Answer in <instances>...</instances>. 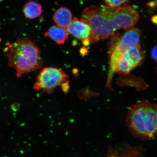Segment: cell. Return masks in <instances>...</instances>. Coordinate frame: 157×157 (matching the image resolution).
<instances>
[{
    "label": "cell",
    "mask_w": 157,
    "mask_h": 157,
    "mask_svg": "<svg viewBox=\"0 0 157 157\" xmlns=\"http://www.w3.org/2000/svg\"><path fill=\"white\" fill-rule=\"evenodd\" d=\"M3 51L9 66L15 70L17 78L42 66L40 50L34 42L26 37H18L14 42H8Z\"/></svg>",
    "instance_id": "7a4b0ae2"
},
{
    "label": "cell",
    "mask_w": 157,
    "mask_h": 157,
    "mask_svg": "<svg viewBox=\"0 0 157 157\" xmlns=\"http://www.w3.org/2000/svg\"><path fill=\"white\" fill-rule=\"evenodd\" d=\"M151 21L155 24L157 25V15H154L152 17Z\"/></svg>",
    "instance_id": "4fadbf2b"
},
{
    "label": "cell",
    "mask_w": 157,
    "mask_h": 157,
    "mask_svg": "<svg viewBox=\"0 0 157 157\" xmlns=\"http://www.w3.org/2000/svg\"><path fill=\"white\" fill-rule=\"evenodd\" d=\"M110 43L109 62L106 86L111 89L112 80L116 72L118 62L125 52L131 48L140 46V32L136 28L125 31L123 35L113 36Z\"/></svg>",
    "instance_id": "277c9868"
},
{
    "label": "cell",
    "mask_w": 157,
    "mask_h": 157,
    "mask_svg": "<svg viewBox=\"0 0 157 157\" xmlns=\"http://www.w3.org/2000/svg\"><path fill=\"white\" fill-rule=\"evenodd\" d=\"M44 36L49 37L59 45L64 44L68 38V34L66 28L57 25L50 27L44 34Z\"/></svg>",
    "instance_id": "ba28073f"
},
{
    "label": "cell",
    "mask_w": 157,
    "mask_h": 157,
    "mask_svg": "<svg viewBox=\"0 0 157 157\" xmlns=\"http://www.w3.org/2000/svg\"><path fill=\"white\" fill-rule=\"evenodd\" d=\"M128 127L135 137L150 139L157 135V105L144 100L132 106L126 119Z\"/></svg>",
    "instance_id": "3957f363"
},
{
    "label": "cell",
    "mask_w": 157,
    "mask_h": 157,
    "mask_svg": "<svg viewBox=\"0 0 157 157\" xmlns=\"http://www.w3.org/2000/svg\"><path fill=\"white\" fill-rule=\"evenodd\" d=\"M155 4L156 6L157 7V0H155Z\"/></svg>",
    "instance_id": "5bb4252c"
},
{
    "label": "cell",
    "mask_w": 157,
    "mask_h": 157,
    "mask_svg": "<svg viewBox=\"0 0 157 157\" xmlns=\"http://www.w3.org/2000/svg\"><path fill=\"white\" fill-rule=\"evenodd\" d=\"M144 58L140 46L129 49L120 58L116 72L119 74H128L133 69L142 64Z\"/></svg>",
    "instance_id": "8992f818"
},
{
    "label": "cell",
    "mask_w": 157,
    "mask_h": 157,
    "mask_svg": "<svg viewBox=\"0 0 157 157\" xmlns=\"http://www.w3.org/2000/svg\"><path fill=\"white\" fill-rule=\"evenodd\" d=\"M71 12L65 7H61L54 13L53 19L59 26L66 28L72 20Z\"/></svg>",
    "instance_id": "30bf717a"
},
{
    "label": "cell",
    "mask_w": 157,
    "mask_h": 157,
    "mask_svg": "<svg viewBox=\"0 0 157 157\" xmlns=\"http://www.w3.org/2000/svg\"><path fill=\"white\" fill-rule=\"evenodd\" d=\"M3 0H0V3L1 2H2Z\"/></svg>",
    "instance_id": "9a60e30c"
},
{
    "label": "cell",
    "mask_w": 157,
    "mask_h": 157,
    "mask_svg": "<svg viewBox=\"0 0 157 157\" xmlns=\"http://www.w3.org/2000/svg\"><path fill=\"white\" fill-rule=\"evenodd\" d=\"M105 5L113 7H119L127 4L129 0H101Z\"/></svg>",
    "instance_id": "8fae6325"
},
{
    "label": "cell",
    "mask_w": 157,
    "mask_h": 157,
    "mask_svg": "<svg viewBox=\"0 0 157 157\" xmlns=\"http://www.w3.org/2000/svg\"><path fill=\"white\" fill-rule=\"evenodd\" d=\"M66 29L68 33L82 40L84 46H88L91 43V29L89 25L80 20L75 17Z\"/></svg>",
    "instance_id": "52a82bcc"
},
{
    "label": "cell",
    "mask_w": 157,
    "mask_h": 157,
    "mask_svg": "<svg viewBox=\"0 0 157 157\" xmlns=\"http://www.w3.org/2000/svg\"><path fill=\"white\" fill-rule=\"evenodd\" d=\"M68 77L61 69L45 67L39 72L33 88L36 91L50 93L55 88L64 83Z\"/></svg>",
    "instance_id": "5b68a950"
},
{
    "label": "cell",
    "mask_w": 157,
    "mask_h": 157,
    "mask_svg": "<svg viewBox=\"0 0 157 157\" xmlns=\"http://www.w3.org/2000/svg\"><path fill=\"white\" fill-rule=\"evenodd\" d=\"M139 17L137 10L128 4L117 8L102 5L86 8L82 13L80 20L91 28L90 42L95 43L113 36L118 29L126 31L133 28Z\"/></svg>",
    "instance_id": "6da1fadb"
},
{
    "label": "cell",
    "mask_w": 157,
    "mask_h": 157,
    "mask_svg": "<svg viewBox=\"0 0 157 157\" xmlns=\"http://www.w3.org/2000/svg\"><path fill=\"white\" fill-rule=\"evenodd\" d=\"M151 56L152 58L157 62V45L155 46L152 49Z\"/></svg>",
    "instance_id": "7c38bea8"
},
{
    "label": "cell",
    "mask_w": 157,
    "mask_h": 157,
    "mask_svg": "<svg viewBox=\"0 0 157 157\" xmlns=\"http://www.w3.org/2000/svg\"><path fill=\"white\" fill-rule=\"evenodd\" d=\"M22 12L25 18L33 19L40 17L44 10L40 3L34 1H30L23 5Z\"/></svg>",
    "instance_id": "9c48e42d"
},
{
    "label": "cell",
    "mask_w": 157,
    "mask_h": 157,
    "mask_svg": "<svg viewBox=\"0 0 157 157\" xmlns=\"http://www.w3.org/2000/svg\"><path fill=\"white\" fill-rule=\"evenodd\" d=\"M1 38H0V43H1Z\"/></svg>",
    "instance_id": "2e32d148"
}]
</instances>
